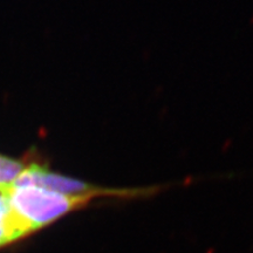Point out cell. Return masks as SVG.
Segmentation results:
<instances>
[{
    "label": "cell",
    "instance_id": "1",
    "mask_svg": "<svg viewBox=\"0 0 253 253\" xmlns=\"http://www.w3.org/2000/svg\"><path fill=\"white\" fill-rule=\"evenodd\" d=\"M5 194L15 219L28 237L95 201L106 199L96 195H66L36 185L12 186Z\"/></svg>",
    "mask_w": 253,
    "mask_h": 253
},
{
    "label": "cell",
    "instance_id": "4",
    "mask_svg": "<svg viewBox=\"0 0 253 253\" xmlns=\"http://www.w3.org/2000/svg\"><path fill=\"white\" fill-rule=\"evenodd\" d=\"M24 239H26V237L15 227L0 226V250Z\"/></svg>",
    "mask_w": 253,
    "mask_h": 253
},
{
    "label": "cell",
    "instance_id": "2",
    "mask_svg": "<svg viewBox=\"0 0 253 253\" xmlns=\"http://www.w3.org/2000/svg\"><path fill=\"white\" fill-rule=\"evenodd\" d=\"M27 161H19L0 155V192H6L26 167Z\"/></svg>",
    "mask_w": 253,
    "mask_h": 253
},
{
    "label": "cell",
    "instance_id": "3",
    "mask_svg": "<svg viewBox=\"0 0 253 253\" xmlns=\"http://www.w3.org/2000/svg\"><path fill=\"white\" fill-rule=\"evenodd\" d=\"M0 226H13L20 231L26 238L28 237L25 230L18 223V220L15 219L13 211H12L8 198L5 192H0Z\"/></svg>",
    "mask_w": 253,
    "mask_h": 253
}]
</instances>
